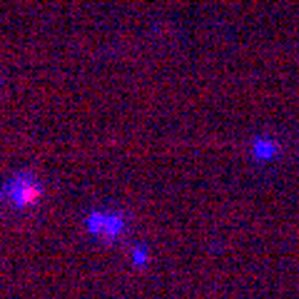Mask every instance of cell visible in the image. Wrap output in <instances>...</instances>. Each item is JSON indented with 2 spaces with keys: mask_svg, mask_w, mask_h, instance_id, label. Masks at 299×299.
<instances>
[{
  "mask_svg": "<svg viewBox=\"0 0 299 299\" xmlns=\"http://www.w3.org/2000/svg\"><path fill=\"white\" fill-rule=\"evenodd\" d=\"M8 195L15 207H33L43 197V187L38 185V180L30 172H18L8 182Z\"/></svg>",
  "mask_w": 299,
  "mask_h": 299,
  "instance_id": "obj_1",
  "label": "cell"
},
{
  "mask_svg": "<svg viewBox=\"0 0 299 299\" xmlns=\"http://www.w3.org/2000/svg\"><path fill=\"white\" fill-rule=\"evenodd\" d=\"M87 229L92 234H102V237H117L122 229V217L120 215H110V212H92L87 217Z\"/></svg>",
  "mask_w": 299,
  "mask_h": 299,
  "instance_id": "obj_2",
  "label": "cell"
},
{
  "mask_svg": "<svg viewBox=\"0 0 299 299\" xmlns=\"http://www.w3.org/2000/svg\"><path fill=\"white\" fill-rule=\"evenodd\" d=\"M0 197H3V192H0Z\"/></svg>",
  "mask_w": 299,
  "mask_h": 299,
  "instance_id": "obj_3",
  "label": "cell"
}]
</instances>
